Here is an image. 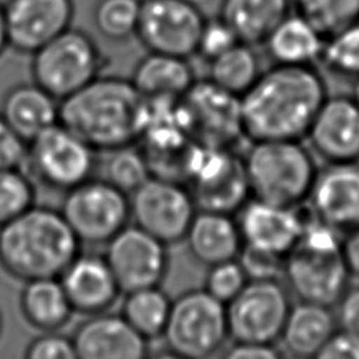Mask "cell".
<instances>
[{
	"label": "cell",
	"instance_id": "6da1fadb",
	"mask_svg": "<svg viewBox=\"0 0 359 359\" xmlns=\"http://www.w3.org/2000/svg\"><path fill=\"white\" fill-rule=\"evenodd\" d=\"M327 95L314 66L273 63L240 97L244 135L251 142L302 140Z\"/></svg>",
	"mask_w": 359,
	"mask_h": 359
},
{
	"label": "cell",
	"instance_id": "7a4b0ae2",
	"mask_svg": "<svg viewBox=\"0 0 359 359\" xmlns=\"http://www.w3.org/2000/svg\"><path fill=\"white\" fill-rule=\"evenodd\" d=\"M143 114L144 97L119 76L100 74L59 104V122L102 153L136 143Z\"/></svg>",
	"mask_w": 359,
	"mask_h": 359
},
{
	"label": "cell",
	"instance_id": "3957f363",
	"mask_svg": "<svg viewBox=\"0 0 359 359\" xmlns=\"http://www.w3.org/2000/svg\"><path fill=\"white\" fill-rule=\"evenodd\" d=\"M80 245L60 210L34 205L0 226V266L22 282L59 278Z\"/></svg>",
	"mask_w": 359,
	"mask_h": 359
},
{
	"label": "cell",
	"instance_id": "277c9868",
	"mask_svg": "<svg viewBox=\"0 0 359 359\" xmlns=\"http://www.w3.org/2000/svg\"><path fill=\"white\" fill-rule=\"evenodd\" d=\"M241 157L251 198L290 208L307 201L318 168L300 140H254Z\"/></svg>",
	"mask_w": 359,
	"mask_h": 359
},
{
	"label": "cell",
	"instance_id": "5b68a950",
	"mask_svg": "<svg viewBox=\"0 0 359 359\" xmlns=\"http://www.w3.org/2000/svg\"><path fill=\"white\" fill-rule=\"evenodd\" d=\"M161 338L171 356L205 359L219 353L230 339L226 304L203 287L180 293Z\"/></svg>",
	"mask_w": 359,
	"mask_h": 359
},
{
	"label": "cell",
	"instance_id": "8992f818",
	"mask_svg": "<svg viewBox=\"0 0 359 359\" xmlns=\"http://www.w3.org/2000/svg\"><path fill=\"white\" fill-rule=\"evenodd\" d=\"M32 81L59 101L98 77L105 57L94 38L69 27L31 53Z\"/></svg>",
	"mask_w": 359,
	"mask_h": 359
},
{
	"label": "cell",
	"instance_id": "52a82bcc",
	"mask_svg": "<svg viewBox=\"0 0 359 359\" xmlns=\"http://www.w3.org/2000/svg\"><path fill=\"white\" fill-rule=\"evenodd\" d=\"M184 182L198 209L236 215L251 198L243 157L229 147L194 142Z\"/></svg>",
	"mask_w": 359,
	"mask_h": 359
},
{
	"label": "cell",
	"instance_id": "ba28073f",
	"mask_svg": "<svg viewBox=\"0 0 359 359\" xmlns=\"http://www.w3.org/2000/svg\"><path fill=\"white\" fill-rule=\"evenodd\" d=\"M22 167L32 181L66 192L94 177L98 157L97 150L57 122L27 142Z\"/></svg>",
	"mask_w": 359,
	"mask_h": 359
},
{
	"label": "cell",
	"instance_id": "9c48e42d",
	"mask_svg": "<svg viewBox=\"0 0 359 359\" xmlns=\"http://www.w3.org/2000/svg\"><path fill=\"white\" fill-rule=\"evenodd\" d=\"M59 210L86 245H105L130 223L129 195L102 177H91L66 191Z\"/></svg>",
	"mask_w": 359,
	"mask_h": 359
},
{
	"label": "cell",
	"instance_id": "30bf717a",
	"mask_svg": "<svg viewBox=\"0 0 359 359\" xmlns=\"http://www.w3.org/2000/svg\"><path fill=\"white\" fill-rule=\"evenodd\" d=\"M178 107L185 129L196 143L233 149L245 137L240 97L208 77L195 79L180 97Z\"/></svg>",
	"mask_w": 359,
	"mask_h": 359
},
{
	"label": "cell",
	"instance_id": "8fae6325",
	"mask_svg": "<svg viewBox=\"0 0 359 359\" xmlns=\"http://www.w3.org/2000/svg\"><path fill=\"white\" fill-rule=\"evenodd\" d=\"M292 304V293L280 278L248 280L226 304L230 339L278 342Z\"/></svg>",
	"mask_w": 359,
	"mask_h": 359
},
{
	"label": "cell",
	"instance_id": "7c38bea8",
	"mask_svg": "<svg viewBox=\"0 0 359 359\" xmlns=\"http://www.w3.org/2000/svg\"><path fill=\"white\" fill-rule=\"evenodd\" d=\"M130 223L150 233L164 244L184 241L198 210L189 189L178 181L149 177L129 194Z\"/></svg>",
	"mask_w": 359,
	"mask_h": 359
},
{
	"label": "cell",
	"instance_id": "4fadbf2b",
	"mask_svg": "<svg viewBox=\"0 0 359 359\" xmlns=\"http://www.w3.org/2000/svg\"><path fill=\"white\" fill-rule=\"evenodd\" d=\"M351 273L341 248L297 241L287 252L283 282L297 300L332 307L349 286Z\"/></svg>",
	"mask_w": 359,
	"mask_h": 359
},
{
	"label": "cell",
	"instance_id": "5bb4252c",
	"mask_svg": "<svg viewBox=\"0 0 359 359\" xmlns=\"http://www.w3.org/2000/svg\"><path fill=\"white\" fill-rule=\"evenodd\" d=\"M205 14L192 0H142L136 38L150 52L196 55Z\"/></svg>",
	"mask_w": 359,
	"mask_h": 359
},
{
	"label": "cell",
	"instance_id": "9a60e30c",
	"mask_svg": "<svg viewBox=\"0 0 359 359\" xmlns=\"http://www.w3.org/2000/svg\"><path fill=\"white\" fill-rule=\"evenodd\" d=\"M104 257L122 293L160 286L168 272L167 244L133 223L105 244Z\"/></svg>",
	"mask_w": 359,
	"mask_h": 359
},
{
	"label": "cell",
	"instance_id": "2e32d148",
	"mask_svg": "<svg viewBox=\"0 0 359 359\" xmlns=\"http://www.w3.org/2000/svg\"><path fill=\"white\" fill-rule=\"evenodd\" d=\"M8 48L31 55L72 27L73 0H6Z\"/></svg>",
	"mask_w": 359,
	"mask_h": 359
},
{
	"label": "cell",
	"instance_id": "e0dca14e",
	"mask_svg": "<svg viewBox=\"0 0 359 359\" xmlns=\"http://www.w3.org/2000/svg\"><path fill=\"white\" fill-rule=\"evenodd\" d=\"M325 163L359 161V107L351 95H327L306 135Z\"/></svg>",
	"mask_w": 359,
	"mask_h": 359
},
{
	"label": "cell",
	"instance_id": "ac0fdd59",
	"mask_svg": "<svg viewBox=\"0 0 359 359\" xmlns=\"http://www.w3.org/2000/svg\"><path fill=\"white\" fill-rule=\"evenodd\" d=\"M311 213L346 233L359 227V163H327L307 196Z\"/></svg>",
	"mask_w": 359,
	"mask_h": 359
},
{
	"label": "cell",
	"instance_id": "d6986e66",
	"mask_svg": "<svg viewBox=\"0 0 359 359\" xmlns=\"http://www.w3.org/2000/svg\"><path fill=\"white\" fill-rule=\"evenodd\" d=\"M77 359H143L149 341L119 313L87 316L72 335Z\"/></svg>",
	"mask_w": 359,
	"mask_h": 359
},
{
	"label": "cell",
	"instance_id": "ffe728a7",
	"mask_svg": "<svg viewBox=\"0 0 359 359\" xmlns=\"http://www.w3.org/2000/svg\"><path fill=\"white\" fill-rule=\"evenodd\" d=\"M74 313L109 310L122 293L104 254L79 252L59 276Z\"/></svg>",
	"mask_w": 359,
	"mask_h": 359
},
{
	"label": "cell",
	"instance_id": "44dd1931",
	"mask_svg": "<svg viewBox=\"0 0 359 359\" xmlns=\"http://www.w3.org/2000/svg\"><path fill=\"white\" fill-rule=\"evenodd\" d=\"M299 206L290 208L250 198L236 213L245 244L282 255L296 245L304 217Z\"/></svg>",
	"mask_w": 359,
	"mask_h": 359
},
{
	"label": "cell",
	"instance_id": "7402d4cb",
	"mask_svg": "<svg viewBox=\"0 0 359 359\" xmlns=\"http://www.w3.org/2000/svg\"><path fill=\"white\" fill-rule=\"evenodd\" d=\"M191 257L205 265L236 259L244 244L236 215L198 209L184 237Z\"/></svg>",
	"mask_w": 359,
	"mask_h": 359
},
{
	"label": "cell",
	"instance_id": "603a6c76",
	"mask_svg": "<svg viewBox=\"0 0 359 359\" xmlns=\"http://www.w3.org/2000/svg\"><path fill=\"white\" fill-rule=\"evenodd\" d=\"M59 104L36 83H20L4 94L0 114L20 137L29 142L59 122Z\"/></svg>",
	"mask_w": 359,
	"mask_h": 359
},
{
	"label": "cell",
	"instance_id": "cb8c5ba5",
	"mask_svg": "<svg viewBox=\"0 0 359 359\" xmlns=\"http://www.w3.org/2000/svg\"><path fill=\"white\" fill-rule=\"evenodd\" d=\"M338 328L330 306L299 300L292 304L279 341L283 351L294 358H317Z\"/></svg>",
	"mask_w": 359,
	"mask_h": 359
},
{
	"label": "cell",
	"instance_id": "d4e9b609",
	"mask_svg": "<svg viewBox=\"0 0 359 359\" xmlns=\"http://www.w3.org/2000/svg\"><path fill=\"white\" fill-rule=\"evenodd\" d=\"M188 57L150 52L135 65L130 81L144 98H180L195 81Z\"/></svg>",
	"mask_w": 359,
	"mask_h": 359
},
{
	"label": "cell",
	"instance_id": "484cf974",
	"mask_svg": "<svg viewBox=\"0 0 359 359\" xmlns=\"http://www.w3.org/2000/svg\"><path fill=\"white\" fill-rule=\"evenodd\" d=\"M325 36L293 10L264 41L268 57L278 65L314 66L320 62Z\"/></svg>",
	"mask_w": 359,
	"mask_h": 359
},
{
	"label": "cell",
	"instance_id": "4316f807",
	"mask_svg": "<svg viewBox=\"0 0 359 359\" xmlns=\"http://www.w3.org/2000/svg\"><path fill=\"white\" fill-rule=\"evenodd\" d=\"M292 10V0H222L217 14L241 42L257 46Z\"/></svg>",
	"mask_w": 359,
	"mask_h": 359
},
{
	"label": "cell",
	"instance_id": "83f0119b",
	"mask_svg": "<svg viewBox=\"0 0 359 359\" xmlns=\"http://www.w3.org/2000/svg\"><path fill=\"white\" fill-rule=\"evenodd\" d=\"M20 309L24 320L39 331L60 330L74 313L59 278L24 282L20 293Z\"/></svg>",
	"mask_w": 359,
	"mask_h": 359
},
{
	"label": "cell",
	"instance_id": "f1b7e54d",
	"mask_svg": "<svg viewBox=\"0 0 359 359\" xmlns=\"http://www.w3.org/2000/svg\"><path fill=\"white\" fill-rule=\"evenodd\" d=\"M171 299L160 286L125 293L121 314L147 341L161 338L171 310Z\"/></svg>",
	"mask_w": 359,
	"mask_h": 359
},
{
	"label": "cell",
	"instance_id": "f546056e",
	"mask_svg": "<svg viewBox=\"0 0 359 359\" xmlns=\"http://www.w3.org/2000/svg\"><path fill=\"white\" fill-rule=\"evenodd\" d=\"M261 60L254 46L237 42L208 62V79L219 87L241 97L261 74Z\"/></svg>",
	"mask_w": 359,
	"mask_h": 359
},
{
	"label": "cell",
	"instance_id": "4dcf8cb0",
	"mask_svg": "<svg viewBox=\"0 0 359 359\" xmlns=\"http://www.w3.org/2000/svg\"><path fill=\"white\" fill-rule=\"evenodd\" d=\"M105 153L101 163L102 178L123 191L132 194L149 177H151L147 160L137 143L121 146Z\"/></svg>",
	"mask_w": 359,
	"mask_h": 359
},
{
	"label": "cell",
	"instance_id": "1f68e13d",
	"mask_svg": "<svg viewBox=\"0 0 359 359\" xmlns=\"http://www.w3.org/2000/svg\"><path fill=\"white\" fill-rule=\"evenodd\" d=\"M142 0H97L93 8V24L98 34L112 42L136 36Z\"/></svg>",
	"mask_w": 359,
	"mask_h": 359
},
{
	"label": "cell",
	"instance_id": "d6a6232c",
	"mask_svg": "<svg viewBox=\"0 0 359 359\" xmlns=\"http://www.w3.org/2000/svg\"><path fill=\"white\" fill-rule=\"evenodd\" d=\"M292 8L325 38L359 20V0H292Z\"/></svg>",
	"mask_w": 359,
	"mask_h": 359
},
{
	"label": "cell",
	"instance_id": "836d02e7",
	"mask_svg": "<svg viewBox=\"0 0 359 359\" xmlns=\"http://www.w3.org/2000/svg\"><path fill=\"white\" fill-rule=\"evenodd\" d=\"M320 62L335 74L359 77V20L325 38Z\"/></svg>",
	"mask_w": 359,
	"mask_h": 359
},
{
	"label": "cell",
	"instance_id": "e575fe53",
	"mask_svg": "<svg viewBox=\"0 0 359 359\" xmlns=\"http://www.w3.org/2000/svg\"><path fill=\"white\" fill-rule=\"evenodd\" d=\"M36 189L22 167L0 168V226L35 205Z\"/></svg>",
	"mask_w": 359,
	"mask_h": 359
},
{
	"label": "cell",
	"instance_id": "d590c367",
	"mask_svg": "<svg viewBox=\"0 0 359 359\" xmlns=\"http://www.w3.org/2000/svg\"><path fill=\"white\" fill-rule=\"evenodd\" d=\"M206 268L203 289L224 304L233 300L248 282L237 258L217 262Z\"/></svg>",
	"mask_w": 359,
	"mask_h": 359
},
{
	"label": "cell",
	"instance_id": "8d00e7d4",
	"mask_svg": "<svg viewBox=\"0 0 359 359\" xmlns=\"http://www.w3.org/2000/svg\"><path fill=\"white\" fill-rule=\"evenodd\" d=\"M237 42H240L237 34L224 18L219 14L206 17L199 34L196 55L208 63Z\"/></svg>",
	"mask_w": 359,
	"mask_h": 359
},
{
	"label": "cell",
	"instance_id": "74e56055",
	"mask_svg": "<svg viewBox=\"0 0 359 359\" xmlns=\"http://www.w3.org/2000/svg\"><path fill=\"white\" fill-rule=\"evenodd\" d=\"M286 255L243 244L237 261L244 269L248 280L252 279H275L283 275Z\"/></svg>",
	"mask_w": 359,
	"mask_h": 359
},
{
	"label": "cell",
	"instance_id": "f35d334b",
	"mask_svg": "<svg viewBox=\"0 0 359 359\" xmlns=\"http://www.w3.org/2000/svg\"><path fill=\"white\" fill-rule=\"evenodd\" d=\"M24 356L27 359H77L72 337L59 330L41 331L29 341Z\"/></svg>",
	"mask_w": 359,
	"mask_h": 359
},
{
	"label": "cell",
	"instance_id": "ab89813d",
	"mask_svg": "<svg viewBox=\"0 0 359 359\" xmlns=\"http://www.w3.org/2000/svg\"><path fill=\"white\" fill-rule=\"evenodd\" d=\"M27 142L20 137L0 114V168L22 167Z\"/></svg>",
	"mask_w": 359,
	"mask_h": 359
},
{
	"label": "cell",
	"instance_id": "60d3db41",
	"mask_svg": "<svg viewBox=\"0 0 359 359\" xmlns=\"http://www.w3.org/2000/svg\"><path fill=\"white\" fill-rule=\"evenodd\" d=\"M318 359H359V335L337 328L317 355Z\"/></svg>",
	"mask_w": 359,
	"mask_h": 359
},
{
	"label": "cell",
	"instance_id": "b9f144b4",
	"mask_svg": "<svg viewBox=\"0 0 359 359\" xmlns=\"http://www.w3.org/2000/svg\"><path fill=\"white\" fill-rule=\"evenodd\" d=\"M335 306L338 328L359 335V285L348 286Z\"/></svg>",
	"mask_w": 359,
	"mask_h": 359
},
{
	"label": "cell",
	"instance_id": "7bdbcfd3",
	"mask_svg": "<svg viewBox=\"0 0 359 359\" xmlns=\"http://www.w3.org/2000/svg\"><path fill=\"white\" fill-rule=\"evenodd\" d=\"M223 356L229 359H279L283 352L275 344L233 342Z\"/></svg>",
	"mask_w": 359,
	"mask_h": 359
},
{
	"label": "cell",
	"instance_id": "ee69618b",
	"mask_svg": "<svg viewBox=\"0 0 359 359\" xmlns=\"http://www.w3.org/2000/svg\"><path fill=\"white\" fill-rule=\"evenodd\" d=\"M341 254L351 276L359 278V227L344 234Z\"/></svg>",
	"mask_w": 359,
	"mask_h": 359
},
{
	"label": "cell",
	"instance_id": "f6af8a7d",
	"mask_svg": "<svg viewBox=\"0 0 359 359\" xmlns=\"http://www.w3.org/2000/svg\"><path fill=\"white\" fill-rule=\"evenodd\" d=\"M8 48V38H7V27H6V15H4V6L0 1V56Z\"/></svg>",
	"mask_w": 359,
	"mask_h": 359
},
{
	"label": "cell",
	"instance_id": "bcb514c9",
	"mask_svg": "<svg viewBox=\"0 0 359 359\" xmlns=\"http://www.w3.org/2000/svg\"><path fill=\"white\" fill-rule=\"evenodd\" d=\"M351 97L353 98V101L356 102V105L359 107V77L355 79V83H353V87H352V93H351Z\"/></svg>",
	"mask_w": 359,
	"mask_h": 359
},
{
	"label": "cell",
	"instance_id": "7dc6e473",
	"mask_svg": "<svg viewBox=\"0 0 359 359\" xmlns=\"http://www.w3.org/2000/svg\"><path fill=\"white\" fill-rule=\"evenodd\" d=\"M1 330H3V318H1V313H0V335H1Z\"/></svg>",
	"mask_w": 359,
	"mask_h": 359
}]
</instances>
